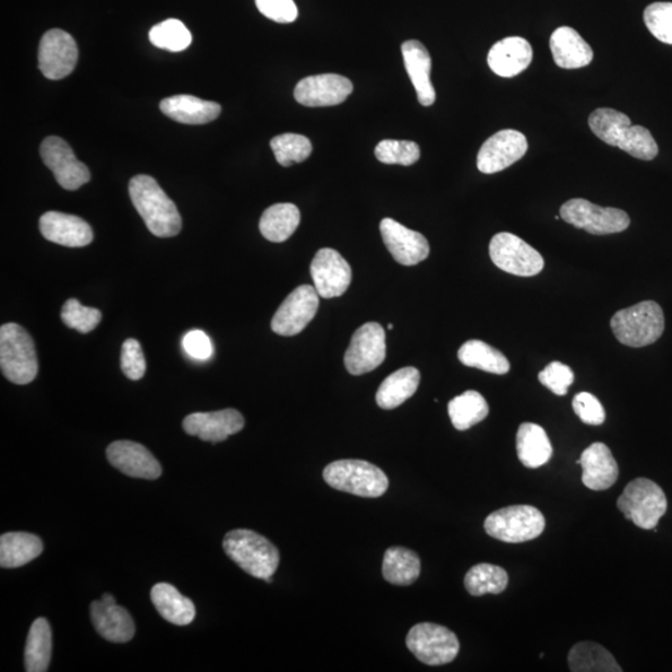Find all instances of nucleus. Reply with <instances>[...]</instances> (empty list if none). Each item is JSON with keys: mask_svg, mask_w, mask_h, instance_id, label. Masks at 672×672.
I'll return each instance as SVG.
<instances>
[{"mask_svg": "<svg viewBox=\"0 0 672 672\" xmlns=\"http://www.w3.org/2000/svg\"><path fill=\"white\" fill-rule=\"evenodd\" d=\"M386 357V330L378 322H366L355 331L345 353L344 363L346 370L357 377L379 368Z\"/></svg>", "mask_w": 672, "mask_h": 672, "instance_id": "f8f14e48", "label": "nucleus"}, {"mask_svg": "<svg viewBox=\"0 0 672 672\" xmlns=\"http://www.w3.org/2000/svg\"><path fill=\"white\" fill-rule=\"evenodd\" d=\"M354 86L347 77L338 74L313 75L295 86L294 98L308 108L335 107L344 102Z\"/></svg>", "mask_w": 672, "mask_h": 672, "instance_id": "a211bd4d", "label": "nucleus"}, {"mask_svg": "<svg viewBox=\"0 0 672 672\" xmlns=\"http://www.w3.org/2000/svg\"><path fill=\"white\" fill-rule=\"evenodd\" d=\"M561 218L566 223L590 234L621 233L631 225V218L622 209L600 207L587 199L574 198L561 207Z\"/></svg>", "mask_w": 672, "mask_h": 672, "instance_id": "9d476101", "label": "nucleus"}, {"mask_svg": "<svg viewBox=\"0 0 672 672\" xmlns=\"http://www.w3.org/2000/svg\"><path fill=\"white\" fill-rule=\"evenodd\" d=\"M551 50L554 63L562 69H581L589 65L595 58L589 44L570 26H561L554 30Z\"/></svg>", "mask_w": 672, "mask_h": 672, "instance_id": "cd10ccee", "label": "nucleus"}, {"mask_svg": "<svg viewBox=\"0 0 672 672\" xmlns=\"http://www.w3.org/2000/svg\"><path fill=\"white\" fill-rule=\"evenodd\" d=\"M39 229L42 237L70 248L89 246L94 240V233L89 223L81 217L47 212L40 217Z\"/></svg>", "mask_w": 672, "mask_h": 672, "instance_id": "4be33fe9", "label": "nucleus"}, {"mask_svg": "<svg viewBox=\"0 0 672 672\" xmlns=\"http://www.w3.org/2000/svg\"><path fill=\"white\" fill-rule=\"evenodd\" d=\"M300 223L298 207L292 204H278L269 207L261 215L259 230L266 240L282 243L292 237Z\"/></svg>", "mask_w": 672, "mask_h": 672, "instance_id": "72a5a7b5", "label": "nucleus"}, {"mask_svg": "<svg viewBox=\"0 0 672 672\" xmlns=\"http://www.w3.org/2000/svg\"><path fill=\"white\" fill-rule=\"evenodd\" d=\"M610 327L622 344L631 347L648 346L657 343L664 333V311L656 302H642L618 311Z\"/></svg>", "mask_w": 672, "mask_h": 672, "instance_id": "20e7f679", "label": "nucleus"}, {"mask_svg": "<svg viewBox=\"0 0 672 672\" xmlns=\"http://www.w3.org/2000/svg\"><path fill=\"white\" fill-rule=\"evenodd\" d=\"M310 274L318 294L331 300L342 296L352 283V268L340 253L331 248L320 249L314 257Z\"/></svg>", "mask_w": 672, "mask_h": 672, "instance_id": "f3484780", "label": "nucleus"}, {"mask_svg": "<svg viewBox=\"0 0 672 672\" xmlns=\"http://www.w3.org/2000/svg\"><path fill=\"white\" fill-rule=\"evenodd\" d=\"M509 586V574L501 566L477 564L468 571L465 587L471 596L501 595Z\"/></svg>", "mask_w": 672, "mask_h": 672, "instance_id": "58836bf2", "label": "nucleus"}, {"mask_svg": "<svg viewBox=\"0 0 672 672\" xmlns=\"http://www.w3.org/2000/svg\"><path fill=\"white\" fill-rule=\"evenodd\" d=\"M577 464L583 468V484L591 491H606L619 477V467L607 444L596 442L582 453Z\"/></svg>", "mask_w": 672, "mask_h": 672, "instance_id": "5701e85b", "label": "nucleus"}, {"mask_svg": "<svg viewBox=\"0 0 672 672\" xmlns=\"http://www.w3.org/2000/svg\"><path fill=\"white\" fill-rule=\"evenodd\" d=\"M244 417L234 408L221 410L215 413H196L183 420V430L191 436H197L203 441L222 442L231 435L243 430Z\"/></svg>", "mask_w": 672, "mask_h": 672, "instance_id": "aec40b11", "label": "nucleus"}, {"mask_svg": "<svg viewBox=\"0 0 672 672\" xmlns=\"http://www.w3.org/2000/svg\"><path fill=\"white\" fill-rule=\"evenodd\" d=\"M420 147L413 142H398V139H383L377 148L375 156L387 164L412 166L420 160Z\"/></svg>", "mask_w": 672, "mask_h": 672, "instance_id": "79ce46f5", "label": "nucleus"}, {"mask_svg": "<svg viewBox=\"0 0 672 672\" xmlns=\"http://www.w3.org/2000/svg\"><path fill=\"white\" fill-rule=\"evenodd\" d=\"M129 194L148 231L156 237L170 239L181 232L179 209L155 179L138 174L130 181Z\"/></svg>", "mask_w": 672, "mask_h": 672, "instance_id": "f257e3e1", "label": "nucleus"}, {"mask_svg": "<svg viewBox=\"0 0 672 672\" xmlns=\"http://www.w3.org/2000/svg\"><path fill=\"white\" fill-rule=\"evenodd\" d=\"M573 410L584 424L599 426L606 421L603 405L589 392H581V394L575 395L573 399Z\"/></svg>", "mask_w": 672, "mask_h": 672, "instance_id": "de8ad7c7", "label": "nucleus"}, {"mask_svg": "<svg viewBox=\"0 0 672 672\" xmlns=\"http://www.w3.org/2000/svg\"><path fill=\"white\" fill-rule=\"evenodd\" d=\"M421 375L412 366L403 368L382 381L377 392V403L383 410L396 408L405 403L420 386Z\"/></svg>", "mask_w": 672, "mask_h": 672, "instance_id": "2f4dec72", "label": "nucleus"}, {"mask_svg": "<svg viewBox=\"0 0 672 672\" xmlns=\"http://www.w3.org/2000/svg\"><path fill=\"white\" fill-rule=\"evenodd\" d=\"M166 117L185 125L208 124L220 117L221 105L206 101L192 95H174L164 99L160 105Z\"/></svg>", "mask_w": 672, "mask_h": 672, "instance_id": "a878e982", "label": "nucleus"}, {"mask_svg": "<svg viewBox=\"0 0 672 672\" xmlns=\"http://www.w3.org/2000/svg\"><path fill=\"white\" fill-rule=\"evenodd\" d=\"M406 645L418 660L429 667L450 664L459 656L460 642L448 627L423 623L412 627Z\"/></svg>", "mask_w": 672, "mask_h": 672, "instance_id": "1a4fd4ad", "label": "nucleus"}, {"mask_svg": "<svg viewBox=\"0 0 672 672\" xmlns=\"http://www.w3.org/2000/svg\"><path fill=\"white\" fill-rule=\"evenodd\" d=\"M61 319L68 328L87 334L99 326L102 314L99 309L84 307L77 300H69L61 311Z\"/></svg>", "mask_w": 672, "mask_h": 672, "instance_id": "37998d69", "label": "nucleus"}, {"mask_svg": "<svg viewBox=\"0 0 672 672\" xmlns=\"http://www.w3.org/2000/svg\"><path fill=\"white\" fill-rule=\"evenodd\" d=\"M183 351L186 352L192 359L205 362L211 359L213 355V345L211 339L203 330H191L183 338Z\"/></svg>", "mask_w": 672, "mask_h": 672, "instance_id": "8fccbe9b", "label": "nucleus"}, {"mask_svg": "<svg viewBox=\"0 0 672 672\" xmlns=\"http://www.w3.org/2000/svg\"><path fill=\"white\" fill-rule=\"evenodd\" d=\"M77 47L72 35L52 29L42 35L38 61L44 76L60 81L74 72L77 63Z\"/></svg>", "mask_w": 672, "mask_h": 672, "instance_id": "2eb2a0df", "label": "nucleus"}, {"mask_svg": "<svg viewBox=\"0 0 672 672\" xmlns=\"http://www.w3.org/2000/svg\"><path fill=\"white\" fill-rule=\"evenodd\" d=\"M618 509L636 527L653 529L668 511V499L658 484L640 477L625 487L619 497Z\"/></svg>", "mask_w": 672, "mask_h": 672, "instance_id": "0eeeda50", "label": "nucleus"}, {"mask_svg": "<svg viewBox=\"0 0 672 672\" xmlns=\"http://www.w3.org/2000/svg\"><path fill=\"white\" fill-rule=\"evenodd\" d=\"M121 369L130 380L145 377L146 361L142 345L135 339H127L121 351Z\"/></svg>", "mask_w": 672, "mask_h": 672, "instance_id": "49530a36", "label": "nucleus"}, {"mask_svg": "<svg viewBox=\"0 0 672 672\" xmlns=\"http://www.w3.org/2000/svg\"><path fill=\"white\" fill-rule=\"evenodd\" d=\"M151 600L157 612L171 624L185 626L195 621L194 601L168 583H159L151 590Z\"/></svg>", "mask_w": 672, "mask_h": 672, "instance_id": "c85d7f7f", "label": "nucleus"}, {"mask_svg": "<svg viewBox=\"0 0 672 672\" xmlns=\"http://www.w3.org/2000/svg\"><path fill=\"white\" fill-rule=\"evenodd\" d=\"M589 126L597 137L610 146L622 148L635 159L651 161L659 154V147L650 131L632 126V121L621 111L598 109L589 118Z\"/></svg>", "mask_w": 672, "mask_h": 672, "instance_id": "f03ea898", "label": "nucleus"}, {"mask_svg": "<svg viewBox=\"0 0 672 672\" xmlns=\"http://www.w3.org/2000/svg\"><path fill=\"white\" fill-rule=\"evenodd\" d=\"M325 481L337 491L378 499L386 494L389 479L382 469L362 460H340L331 462L322 471Z\"/></svg>", "mask_w": 672, "mask_h": 672, "instance_id": "39448f33", "label": "nucleus"}, {"mask_svg": "<svg viewBox=\"0 0 672 672\" xmlns=\"http://www.w3.org/2000/svg\"><path fill=\"white\" fill-rule=\"evenodd\" d=\"M380 232L391 256L400 265L416 266L430 255L429 242L421 233L406 229L392 218H383Z\"/></svg>", "mask_w": 672, "mask_h": 672, "instance_id": "6ab92c4d", "label": "nucleus"}, {"mask_svg": "<svg viewBox=\"0 0 672 672\" xmlns=\"http://www.w3.org/2000/svg\"><path fill=\"white\" fill-rule=\"evenodd\" d=\"M546 520L532 505H511L490 514L485 521L488 536L505 543H525L543 534Z\"/></svg>", "mask_w": 672, "mask_h": 672, "instance_id": "6e6552de", "label": "nucleus"}, {"mask_svg": "<svg viewBox=\"0 0 672 672\" xmlns=\"http://www.w3.org/2000/svg\"><path fill=\"white\" fill-rule=\"evenodd\" d=\"M421 573V561L418 555L404 547H391L382 561V575L394 586H412Z\"/></svg>", "mask_w": 672, "mask_h": 672, "instance_id": "473e14b6", "label": "nucleus"}, {"mask_svg": "<svg viewBox=\"0 0 672 672\" xmlns=\"http://www.w3.org/2000/svg\"><path fill=\"white\" fill-rule=\"evenodd\" d=\"M319 294L311 285H301L286 296L272 319V330L282 337L302 333L316 317Z\"/></svg>", "mask_w": 672, "mask_h": 672, "instance_id": "ddd939ff", "label": "nucleus"}, {"mask_svg": "<svg viewBox=\"0 0 672 672\" xmlns=\"http://www.w3.org/2000/svg\"><path fill=\"white\" fill-rule=\"evenodd\" d=\"M148 38L156 48L174 52L186 50L192 42V34L186 25L178 20H168L155 25Z\"/></svg>", "mask_w": 672, "mask_h": 672, "instance_id": "a19ab883", "label": "nucleus"}, {"mask_svg": "<svg viewBox=\"0 0 672 672\" xmlns=\"http://www.w3.org/2000/svg\"><path fill=\"white\" fill-rule=\"evenodd\" d=\"M538 379L553 394L564 396L569 394V389L574 381V372L569 365L553 362L547 365L543 371L539 372Z\"/></svg>", "mask_w": 672, "mask_h": 672, "instance_id": "a18cd8bd", "label": "nucleus"}, {"mask_svg": "<svg viewBox=\"0 0 672 672\" xmlns=\"http://www.w3.org/2000/svg\"><path fill=\"white\" fill-rule=\"evenodd\" d=\"M0 368L4 377L16 386H26L38 375L33 339L28 331L14 322L0 328Z\"/></svg>", "mask_w": 672, "mask_h": 672, "instance_id": "423d86ee", "label": "nucleus"}, {"mask_svg": "<svg viewBox=\"0 0 672 672\" xmlns=\"http://www.w3.org/2000/svg\"><path fill=\"white\" fill-rule=\"evenodd\" d=\"M401 50H403L406 72L412 78L418 102L424 107H431L436 101V91L430 77L432 60L429 50L417 40L405 41Z\"/></svg>", "mask_w": 672, "mask_h": 672, "instance_id": "393cba45", "label": "nucleus"}, {"mask_svg": "<svg viewBox=\"0 0 672 672\" xmlns=\"http://www.w3.org/2000/svg\"><path fill=\"white\" fill-rule=\"evenodd\" d=\"M534 59V49L530 44L521 37L505 38L496 42L488 52V65L492 72L502 77H513L530 65Z\"/></svg>", "mask_w": 672, "mask_h": 672, "instance_id": "b1692460", "label": "nucleus"}, {"mask_svg": "<svg viewBox=\"0 0 672 672\" xmlns=\"http://www.w3.org/2000/svg\"><path fill=\"white\" fill-rule=\"evenodd\" d=\"M258 11L277 23H293L298 17L294 0H256Z\"/></svg>", "mask_w": 672, "mask_h": 672, "instance_id": "09e8293b", "label": "nucleus"}, {"mask_svg": "<svg viewBox=\"0 0 672 672\" xmlns=\"http://www.w3.org/2000/svg\"><path fill=\"white\" fill-rule=\"evenodd\" d=\"M101 601H102V603L109 604V606L117 604L115 598H113L110 595H103L102 598H101Z\"/></svg>", "mask_w": 672, "mask_h": 672, "instance_id": "3c124183", "label": "nucleus"}, {"mask_svg": "<svg viewBox=\"0 0 672 672\" xmlns=\"http://www.w3.org/2000/svg\"><path fill=\"white\" fill-rule=\"evenodd\" d=\"M52 639L49 623L37 619L30 627L25 645V670L28 672L48 671L51 659Z\"/></svg>", "mask_w": 672, "mask_h": 672, "instance_id": "e433bc0d", "label": "nucleus"}, {"mask_svg": "<svg viewBox=\"0 0 672 672\" xmlns=\"http://www.w3.org/2000/svg\"><path fill=\"white\" fill-rule=\"evenodd\" d=\"M388 329H389V330H392V329H394V326L389 325V326H388Z\"/></svg>", "mask_w": 672, "mask_h": 672, "instance_id": "603ef678", "label": "nucleus"}, {"mask_svg": "<svg viewBox=\"0 0 672 672\" xmlns=\"http://www.w3.org/2000/svg\"><path fill=\"white\" fill-rule=\"evenodd\" d=\"M276 159L283 168L300 163L307 159L313 151L310 139L298 134H283L270 142Z\"/></svg>", "mask_w": 672, "mask_h": 672, "instance_id": "ea45409f", "label": "nucleus"}, {"mask_svg": "<svg viewBox=\"0 0 672 672\" xmlns=\"http://www.w3.org/2000/svg\"><path fill=\"white\" fill-rule=\"evenodd\" d=\"M227 555L252 577L264 579L273 577L281 555L269 540L249 529H234L223 539Z\"/></svg>", "mask_w": 672, "mask_h": 672, "instance_id": "7ed1b4c3", "label": "nucleus"}, {"mask_svg": "<svg viewBox=\"0 0 672 672\" xmlns=\"http://www.w3.org/2000/svg\"><path fill=\"white\" fill-rule=\"evenodd\" d=\"M517 453L523 466L538 468L548 464L553 455L551 441L543 427L522 424L517 432Z\"/></svg>", "mask_w": 672, "mask_h": 672, "instance_id": "c756f323", "label": "nucleus"}, {"mask_svg": "<svg viewBox=\"0 0 672 672\" xmlns=\"http://www.w3.org/2000/svg\"><path fill=\"white\" fill-rule=\"evenodd\" d=\"M91 621L96 632L111 643H127L134 638L135 623L125 608L102 601L91 604Z\"/></svg>", "mask_w": 672, "mask_h": 672, "instance_id": "bb28decb", "label": "nucleus"}, {"mask_svg": "<svg viewBox=\"0 0 672 672\" xmlns=\"http://www.w3.org/2000/svg\"><path fill=\"white\" fill-rule=\"evenodd\" d=\"M490 256L497 267L513 276L534 277L545 268V259L537 249L508 232L494 235Z\"/></svg>", "mask_w": 672, "mask_h": 672, "instance_id": "9b49d317", "label": "nucleus"}, {"mask_svg": "<svg viewBox=\"0 0 672 672\" xmlns=\"http://www.w3.org/2000/svg\"><path fill=\"white\" fill-rule=\"evenodd\" d=\"M459 359L468 368H476L486 372L504 375L511 369L510 362L500 351L481 340H469L461 346Z\"/></svg>", "mask_w": 672, "mask_h": 672, "instance_id": "c9c22d12", "label": "nucleus"}, {"mask_svg": "<svg viewBox=\"0 0 672 672\" xmlns=\"http://www.w3.org/2000/svg\"><path fill=\"white\" fill-rule=\"evenodd\" d=\"M39 537L25 532H11L0 537V565L2 569H20L42 553Z\"/></svg>", "mask_w": 672, "mask_h": 672, "instance_id": "7c9ffc66", "label": "nucleus"}, {"mask_svg": "<svg viewBox=\"0 0 672 672\" xmlns=\"http://www.w3.org/2000/svg\"><path fill=\"white\" fill-rule=\"evenodd\" d=\"M573 672H622L612 653L601 645L583 642L574 645L569 656Z\"/></svg>", "mask_w": 672, "mask_h": 672, "instance_id": "f704fd0d", "label": "nucleus"}, {"mask_svg": "<svg viewBox=\"0 0 672 672\" xmlns=\"http://www.w3.org/2000/svg\"><path fill=\"white\" fill-rule=\"evenodd\" d=\"M527 151L525 135L516 130H502L482 145L477 156V168L487 174L501 172L520 161Z\"/></svg>", "mask_w": 672, "mask_h": 672, "instance_id": "dca6fc26", "label": "nucleus"}, {"mask_svg": "<svg viewBox=\"0 0 672 672\" xmlns=\"http://www.w3.org/2000/svg\"><path fill=\"white\" fill-rule=\"evenodd\" d=\"M649 32L661 42L672 46V3H652L644 12Z\"/></svg>", "mask_w": 672, "mask_h": 672, "instance_id": "c03bdc74", "label": "nucleus"}, {"mask_svg": "<svg viewBox=\"0 0 672 672\" xmlns=\"http://www.w3.org/2000/svg\"><path fill=\"white\" fill-rule=\"evenodd\" d=\"M110 464L134 478L157 479L162 475L160 462L143 444L133 441L112 442L107 451Z\"/></svg>", "mask_w": 672, "mask_h": 672, "instance_id": "412c9836", "label": "nucleus"}, {"mask_svg": "<svg viewBox=\"0 0 672 672\" xmlns=\"http://www.w3.org/2000/svg\"><path fill=\"white\" fill-rule=\"evenodd\" d=\"M42 162L54 173L59 185L75 191L90 181L91 174L86 164L78 161L72 147L63 138L50 136L40 147Z\"/></svg>", "mask_w": 672, "mask_h": 672, "instance_id": "4468645a", "label": "nucleus"}, {"mask_svg": "<svg viewBox=\"0 0 672 672\" xmlns=\"http://www.w3.org/2000/svg\"><path fill=\"white\" fill-rule=\"evenodd\" d=\"M490 413L486 399L474 390L452 399L449 404V415L453 427L466 431L481 423Z\"/></svg>", "mask_w": 672, "mask_h": 672, "instance_id": "4c0bfd02", "label": "nucleus"}]
</instances>
